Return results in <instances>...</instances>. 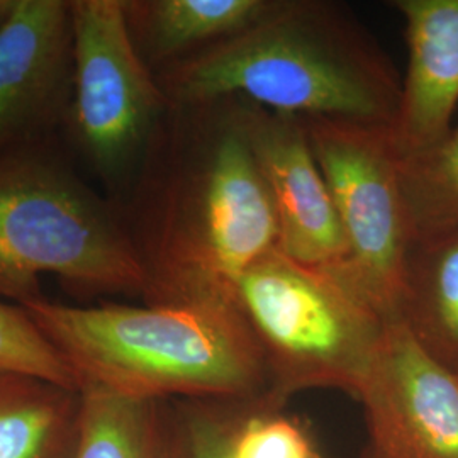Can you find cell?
I'll return each mask as SVG.
<instances>
[{
	"instance_id": "2",
	"label": "cell",
	"mask_w": 458,
	"mask_h": 458,
	"mask_svg": "<svg viewBox=\"0 0 458 458\" xmlns=\"http://www.w3.org/2000/svg\"><path fill=\"white\" fill-rule=\"evenodd\" d=\"M155 77L170 106L240 98L278 114L386 126L403 83L353 14L327 0H274L242 33Z\"/></svg>"
},
{
	"instance_id": "15",
	"label": "cell",
	"mask_w": 458,
	"mask_h": 458,
	"mask_svg": "<svg viewBox=\"0 0 458 458\" xmlns=\"http://www.w3.org/2000/svg\"><path fill=\"white\" fill-rule=\"evenodd\" d=\"M81 391L0 370V458H73Z\"/></svg>"
},
{
	"instance_id": "4",
	"label": "cell",
	"mask_w": 458,
	"mask_h": 458,
	"mask_svg": "<svg viewBox=\"0 0 458 458\" xmlns=\"http://www.w3.org/2000/svg\"><path fill=\"white\" fill-rule=\"evenodd\" d=\"M45 274L87 297L145 291L121 206L41 140L0 153V295L17 306L45 299Z\"/></svg>"
},
{
	"instance_id": "6",
	"label": "cell",
	"mask_w": 458,
	"mask_h": 458,
	"mask_svg": "<svg viewBox=\"0 0 458 458\" xmlns=\"http://www.w3.org/2000/svg\"><path fill=\"white\" fill-rule=\"evenodd\" d=\"M346 243L335 272L386 321L399 319L414 242L391 126L301 117Z\"/></svg>"
},
{
	"instance_id": "20",
	"label": "cell",
	"mask_w": 458,
	"mask_h": 458,
	"mask_svg": "<svg viewBox=\"0 0 458 458\" xmlns=\"http://www.w3.org/2000/svg\"><path fill=\"white\" fill-rule=\"evenodd\" d=\"M17 0H0V28L16 9Z\"/></svg>"
},
{
	"instance_id": "14",
	"label": "cell",
	"mask_w": 458,
	"mask_h": 458,
	"mask_svg": "<svg viewBox=\"0 0 458 458\" xmlns=\"http://www.w3.org/2000/svg\"><path fill=\"white\" fill-rule=\"evenodd\" d=\"M399 321L435 360L458 377V229L412 242Z\"/></svg>"
},
{
	"instance_id": "11",
	"label": "cell",
	"mask_w": 458,
	"mask_h": 458,
	"mask_svg": "<svg viewBox=\"0 0 458 458\" xmlns=\"http://www.w3.org/2000/svg\"><path fill=\"white\" fill-rule=\"evenodd\" d=\"M404 19L408 70L391 124L401 158L437 147L458 106V0H394Z\"/></svg>"
},
{
	"instance_id": "19",
	"label": "cell",
	"mask_w": 458,
	"mask_h": 458,
	"mask_svg": "<svg viewBox=\"0 0 458 458\" xmlns=\"http://www.w3.org/2000/svg\"><path fill=\"white\" fill-rule=\"evenodd\" d=\"M174 410L185 458H228V399H179Z\"/></svg>"
},
{
	"instance_id": "21",
	"label": "cell",
	"mask_w": 458,
	"mask_h": 458,
	"mask_svg": "<svg viewBox=\"0 0 458 458\" xmlns=\"http://www.w3.org/2000/svg\"><path fill=\"white\" fill-rule=\"evenodd\" d=\"M359 458H380L378 455H377L376 452L374 450H370L367 445L363 446V450H361L360 457Z\"/></svg>"
},
{
	"instance_id": "17",
	"label": "cell",
	"mask_w": 458,
	"mask_h": 458,
	"mask_svg": "<svg viewBox=\"0 0 458 458\" xmlns=\"http://www.w3.org/2000/svg\"><path fill=\"white\" fill-rule=\"evenodd\" d=\"M228 458H323L311 433L276 394L229 401Z\"/></svg>"
},
{
	"instance_id": "5",
	"label": "cell",
	"mask_w": 458,
	"mask_h": 458,
	"mask_svg": "<svg viewBox=\"0 0 458 458\" xmlns=\"http://www.w3.org/2000/svg\"><path fill=\"white\" fill-rule=\"evenodd\" d=\"M233 308L260 348L272 391L287 403L312 389L357 399L389 325L335 270L280 248L242 276Z\"/></svg>"
},
{
	"instance_id": "10",
	"label": "cell",
	"mask_w": 458,
	"mask_h": 458,
	"mask_svg": "<svg viewBox=\"0 0 458 458\" xmlns=\"http://www.w3.org/2000/svg\"><path fill=\"white\" fill-rule=\"evenodd\" d=\"M240 109L248 145L277 213L278 248L297 262L340 268L346 259L344 231L302 119L243 98Z\"/></svg>"
},
{
	"instance_id": "12",
	"label": "cell",
	"mask_w": 458,
	"mask_h": 458,
	"mask_svg": "<svg viewBox=\"0 0 458 458\" xmlns=\"http://www.w3.org/2000/svg\"><path fill=\"white\" fill-rule=\"evenodd\" d=\"M274 0H123L132 43L153 73L242 33Z\"/></svg>"
},
{
	"instance_id": "3",
	"label": "cell",
	"mask_w": 458,
	"mask_h": 458,
	"mask_svg": "<svg viewBox=\"0 0 458 458\" xmlns=\"http://www.w3.org/2000/svg\"><path fill=\"white\" fill-rule=\"evenodd\" d=\"M79 386L143 399H257L274 394L242 316L216 306H22Z\"/></svg>"
},
{
	"instance_id": "1",
	"label": "cell",
	"mask_w": 458,
	"mask_h": 458,
	"mask_svg": "<svg viewBox=\"0 0 458 458\" xmlns=\"http://www.w3.org/2000/svg\"><path fill=\"white\" fill-rule=\"evenodd\" d=\"M121 204L149 306L233 308L246 270L280 245L240 98L168 106Z\"/></svg>"
},
{
	"instance_id": "9",
	"label": "cell",
	"mask_w": 458,
	"mask_h": 458,
	"mask_svg": "<svg viewBox=\"0 0 458 458\" xmlns=\"http://www.w3.org/2000/svg\"><path fill=\"white\" fill-rule=\"evenodd\" d=\"M72 82L70 0H17L0 28V153L66 123Z\"/></svg>"
},
{
	"instance_id": "8",
	"label": "cell",
	"mask_w": 458,
	"mask_h": 458,
	"mask_svg": "<svg viewBox=\"0 0 458 458\" xmlns=\"http://www.w3.org/2000/svg\"><path fill=\"white\" fill-rule=\"evenodd\" d=\"M357 401L378 457L458 458V377L399 319L386 327Z\"/></svg>"
},
{
	"instance_id": "7",
	"label": "cell",
	"mask_w": 458,
	"mask_h": 458,
	"mask_svg": "<svg viewBox=\"0 0 458 458\" xmlns=\"http://www.w3.org/2000/svg\"><path fill=\"white\" fill-rule=\"evenodd\" d=\"M73 82L66 124L100 181L131 189L168 109L132 43L123 0H70Z\"/></svg>"
},
{
	"instance_id": "18",
	"label": "cell",
	"mask_w": 458,
	"mask_h": 458,
	"mask_svg": "<svg viewBox=\"0 0 458 458\" xmlns=\"http://www.w3.org/2000/svg\"><path fill=\"white\" fill-rule=\"evenodd\" d=\"M0 370L38 377L72 391L79 378L22 306L0 302Z\"/></svg>"
},
{
	"instance_id": "13",
	"label": "cell",
	"mask_w": 458,
	"mask_h": 458,
	"mask_svg": "<svg viewBox=\"0 0 458 458\" xmlns=\"http://www.w3.org/2000/svg\"><path fill=\"white\" fill-rule=\"evenodd\" d=\"M73 458H185L174 404L85 384Z\"/></svg>"
},
{
	"instance_id": "16",
	"label": "cell",
	"mask_w": 458,
	"mask_h": 458,
	"mask_svg": "<svg viewBox=\"0 0 458 458\" xmlns=\"http://www.w3.org/2000/svg\"><path fill=\"white\" fill-rule=\"evenodd\" d=\"M412 236L458 229V121L437 147L401 158Z\"/></svg>"
}]
</instances>
